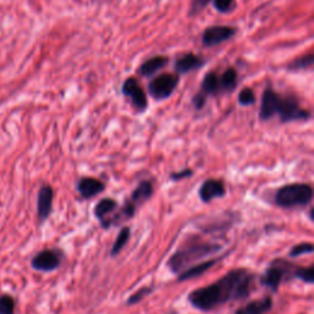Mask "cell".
<instances>
[{"label":"cell","instance_id":"6da1fadb","mask_svg":"<svg viewBox=\"0 0 314 314\" xmlns=\"http://www.w3.org/2000/svg\"><path fill=\"white\" fill-rule=\"evenodd\" d=\"M255 276L245 268L233 269L209 286L193 290L188 301L193 308L201 312H210L230 301L248 298L253 289Z\"/></svg>","mask_w":314,"mask_h":314},{"label":"cell","instance_id":"7a4b0ae2","mask_svg":"<svg viewBox=\"0 0 314 314\" xmlns=\"http://www.w3.org/2000/svg\"><path fill=\"white\" fill-rule=\"evenodd\" d=\"M222 248H224V246L219 245V243L201 242L199 239L192 240V242H188L187 245L182 246L169 257V259L167 260V268L172 274L178 276L182 271L200 263L205 258L220 253Z\"/></svg>","mask_w":314,"mask_h":314},{"label":"cell","instance_id":"3957f363","mask_svg":"<svg viewBox=\"0 0 314 314\" xmlns=\"http://www.w3.org/2000/svg\"><path fill=\"white\" fill-rule=\"evenodd\" d=\"M313 188L307 183H291L278 188L274 201L283 209L304 207L312 202Z\"/></svg>","mask_w":314,"mask_h":314},{"label":"cell","instance_id":"277c9868","mask_svg":"<svg viewBox=\"0 0 314 314\" xmlns=\"http://www.w3.org/2000/svg\"><path fill=\"white\" fill-rule=\"evenodd\" d=\"M275 116H278L281 123L290 122H307L312 114L299 104L298 98L295 95H280L278 93L275 104Z\"/></svg>","mask_w":314,"mask_h":314},{"label":"cell","instance_id":"5b68a950","mask_svg":"<svg viewBox=\"0 0 314 314\" xmlns=\"http://www.w3.org/2000/svg\"><path fill=\"white\" fill-rule=\"evenodd\" d=\"M295 269V264L287 262L285 259L272 260L269 268L260 276V284H262V286L269 289L271 292H276L284 280L292 278Z\"/></svg>","mask_w":314,"mask_h":314},{"label":"cell","instance_id":"8992f818","mask_svg":"<svg viewBox=\"0 0 314 314\" xmlns=\"http://www.w3.org/2000/svg\"><path fill=\"white\" fill-rule=\"evenodd\" d=\"M180 83V75L171 74H161L152 79L148 86V92L155 101H165L173 95Z\"/></svg>","mask_w":314,"mask_h":314},{"label":"cell","instance_id":"52a82bcc","mask_svg":"<svg viewBox=\"0 0 314 314\" xmlns=\"http://www.w3.org/2000/svg\"><path fill=\"white\" fill-rule=\"evenodd\" d=\"M122 92L125 97L129 98L130 104L133 106L134 110L137 113H144L148 110V96H146L145 91L137 80L135 78H128L125 79L122 86Z\"/></svg>","mask_w":314,"mask_h":314},{"label":"cell","instance_id":"ba28073f","mask_svg":"<svg viewBox=\"0 0 314 314\" xmlns=\"http://www.w3.org/2000/svg\"><path fill=\"white\" fill-rule=\"evenodd\" d=\"M237 33V28L232 26L225 25H215L210 26L206 30H204L201 34V43L206 48L216 47L221 43L227 42L231 38H233Z\"/></svg>","mask_w":314,"mask_h":314},{"label":"cell","instance_id":"9c48e42d","mask_svg":"<svg viewBox=\"0 0 314 314\" xmlns=\"http://www.w3.org/2000/svg\"><path fill=\"white\" fill-rule=\"evenodd\" d=\"M63 255L58 249L41 251L31 259L32 269L40 272H52L60 266Z\"/></svg>","mask_w":314,"mask_h":314},{"label":"cell","instance_id":"30bf717a","mask_svg":"<svg viewBox=\"0 0 314 314\" xmlns=\"http://www.w3.org/2000/svg\"><path fill=\"white\" fill-rule=\"evenodd\" d=\"M226 195V187L225 183L221 180H215L210 178L202 182V184L199 188V198L202 202L213 201L214 199L224 198Z\"/></svg>","mask_w":314,"mask_h":314},{"label":"cell","instance_id":"8fae6325","mask_svg":"<svg viewBox=\"0 0 314 314\" xmlns=\"http://www.w3.org/2000/svg\"><path fill=\"white\" fill-rule=\"evenodd\" d=\"M205 65V59L200 55H196L194 53H184L183 55L178 57L175 61V70L177 75L189 74L195 70L201 69Z\"/></svg>","mask_w":314,"mask_h":314},{"label":"cell","instance_id":"7c38bea8","mask_svg":"<svg viewBox=\"0 0 314 314\" xmlns=\"http://www.w3.org/2000/svg\"><path fill=\"white\" fill-rule=\"evenodd\" d=\"M53 196H54V193L51 186L45 184L41 187L37 195V217L40 222L47 221V219L51 216L53 210Z\"/></svg>","mask_w":314,"mask_h":314},{"label":"cell","instance_id":"4fadbf2b","mask_svg":"<svg viewBox=\"0 0 314 314\" xmlns=\"http://www.w3.org/2000/svg\"><path fill=\"white\" fill-rule=\"evenodd\" d=\"M78 193L83 199H92L96 195L104 192L106 184L97 178L92 177H83L80 178L76 184Z\"/></svg>","mask_w":314,"mask_h":314},{"label":"cell","instance_id":"5bb4252c","mask_svg":"<svg viewBox=\"0 0 314 314\" xmlns=\"http://www.w3.org/2000/svg\"><path fill=\"white\" fill-rule=\"evenodd\" d=\"M277 96L278 93L271 87H266L264 90L259 110V119L262 122H266L275 117V104H276Z\"/></svg>","mask_w":314,"mask_h":314},{"label":"cell","instance_id":"9a60e30c","mask_svg":"<svg viewBox=\"0 0 314 314\" xmlns=\"http://www.w3.org/2000/svg\"><path fill=\"white\" fill-rule=\"evenodd\" d=\"M224 257L225 255H222V257H220V258H213V259L204 260V262H200V263L195 264V265L190 266V268L186 269L184 271H182L181 274L178 275V281H180V283H183V281L192 280V278L201 276L204 272H206L207 270H210L214 265H216L220 260L224 259Z\"/></svg>","mask_w":314,"mask_h":314},{"label":"cell","instance_id":"2e32d148","mask_svg":"<svg viewBox=\"0 0 314 314\" xmlns=\"http://www.w3.org/2000/svg\"><path fill=\"white\" fill-rule=\"evenodd\" d=\"M169 59L165 55H155V57L149 58L145 60L137 69V74L143 78H151L155 74H157L160 70H162L167 64H168Z\"/></svg>","mask_w":314,"mask_h":314},{"label":"cell","instance_id":"e0dca14e","mask_svg":"<svg viewBox=\"0 0 314 314\" xmlns=\"http://www.w3.org/2000/svg\"><path fill=\"white\" fill-rule=\"evenodd\" d=\"M274 302L270 296H266L262 299H257V301H252L246 306L239 307L236 309L234 314H266L272 309Z\"/></svg>","mask_w":314,"mask_h":314},{"label":"cell","instance_id":"ac0fdd59","mask_svg":"<svg viewBox=\"0 0 314 314\" xmlns=\"http://www.w3.org/2000/svg\"><path fill=\"white\" fill-rule=\"evenodd\" d=\"M199 92H201L206 98L221 95L219 75H217L216 72H209L202 78Z\"/></svg>","mask_w":314,"mask_h":314},{"label":"cell","instance_id":"d6986e66","mask_svg":"<svg viewBox=\"0 0 314 314\" xmlns=\"http://www.w3.org/2000/svg\"><path fill=\"white\" fill-rule=\"evenodd\" d=\"M152 194H154V186H152L151 182L142 181L133 190L129 200L133 202L135 206L139 207L140 205L144 204V202L150 200Z\"/></svg>","mask_w":314,"mask_h":314},{"label":"cell","instance_id":"ffe728a7","mask_svg":"<svg viewBox=\"0 0 314 314\" xmlns=\"http://www.w3.org/2000/svg\"><path fill=\"white\" fill-rule=\"evenodd\" d=\"M117 209H118L117 200H114L112 198H103L96 204L95 209H93V215H95L96 219L99 220V222H103Z\"/></svg>","mask_w":314,"mask_h":314},{"label":"cell","instance_id":"44dd1931","mask_svg":"<svg viewBox=\"0 0 314 314\" xmlns=\"http://www.w3.org/2000/svg\"><path fill=\"white\" fill-rule=\"evenodd\" d=\"M221 93H232L238 85V73L234 67H227L224 74L219 76Z\"/></svg>","mask_w":314,"mask_h":314},{"label":"cell","instance_id":"7402d4cb","mask_svg":"<svg viewBox=\"0 0 314 314\" xmlns=\"http://www.w3.org/2000/svg\"><path fill=\"white\" fill-rule=\"evenodd\" d=\"M314 64V55L313 54H304L302 57L296 58L295 60L290 61L287 64L286 69L289 72H301V70L310 69Z\"/></svg>","mask_w":314,"mask_h":314},{"label":"cell","instance_id":"603a6c76","mask_svg":"<svg viewBox=\"0 0 314 314\" xmlns=\"http://www.w3.org/2000/svg\"><path fill=\"white\" fill-rule=\"evenodd\" d=\"M129 238H130V227L124 226V227L119 231L118 236H117L116 240H114L112 249H111V255H112V257H117V255L123 251V248L125 247Z\"/></svg>","mask_w":314,"mask_h":314},{"label":"cell","instance_id":"cb8c5ba5","mask_svg":"<svg viewBox=\"0 0 314 314\" xmlns=\"http://www.w3.org/2000/svg\"><path fill=\"white\" fill-rule=\"evenodd\" d=\"M292 278H298V280L309 285L314 284V266L309 265L307 266V268L296 266L295 271H293Z\"/></svg>","mask_w":314,"mask_h":314},{"label":"cell","instance_id":"d4e9b609","mask_svg":"<svg viewBox=\"0 0 314 314\" xmlns=\"http://www.w3.org/2000/svg\"><path fill=\"white\" fill-rule=\"evenodd\" d=\"M313 252H314V246L312 242H302L293 246V247L290 249L289 255L291 258H297L299 255L303 254H313Z\"/></svg>","mask_w":314,"mask_h":314},{"label":"cell","instance_id":"484cf974","mask_svg":"<svg viewBox=\"0 0 314 314\" xmlns=\"http://www.w3.org/2000/svg\"><path fill=\"white\" fill-rule=\"evenodd\" d=\"M152 291H154V286L140 287L136 292H134L133 295L127 299V306H134V304H137L139 302H142L144 298L148 297Z\"/></svg>","mask_w":314,"mask_h":314},{"label":"cell","instance_id":"4316f807","mask_svg":"<svg viewBox=\"0 0 314 314\" xmlns=\"http://www.w3.org/2000/svg\"><path fill=\"white\" fill-rule=\"evenodd\" d=\"M255 93L251 87H245L239 91L238 93V103L243 107L253 106L255 103Z\"/></svg>","mask_w":314,"mask_h":314},{"label":"cell","instance_id":"83f0119b","mask_svg":"<svg viewBox=\"0 0 314 314\" xmlns=\"http://www.w3.org/2000/svg\"><path fill=\"white\" fill-rule=\"evenodd\" d=\"M0 314H15V301L11 296H0Z\"/></svg>","mask_w":314,"mask_h":314},{"label":"cell","instance_id":"f1b7e54d","mask_svg":"<svg viewBox=\"0 0 314 314\" xmlns=\"http://www.w3.org/2000/svg\"><path fill=\"white\" fill-rule=\"evenodd\" d=\"M211 0H192L189 7V11H188V15L190 17L199 15V14L202 13V11L207 8Z\"/></svg>","mask_w":314,"mask_h":314},{"label":"cell","instance_id":"f546056e","mask_svg":"<svg viewBox=\"0 0 314 314\" xmlns=\"http://www.w3.org/2000/svg\"><path fill=\"white\" fill-rule=\"evenodd\" d=\"M234 0H214V8L216 11L221 14H226L232 10Z\"/></svg>","mask_w":314,"mask_h":314},{"label":"cell","instance_id":"4dcf8cb0","mask_svg":"<svg viewBox=\"0 0 314 314\" xmlns=\"http://www.w3.org/2000/svg\"><path fill=\"white\" fill-rule=\"evenodd\" d=\"M193 175H194V171H193V169L186 168V169H182V171L180 172H172L171 175H169V180L173 182L183 181V180H186V178H190Z\"/></svg>","mask_w":314,"mask_h":314},{"label":"cell","instance_id":"1f68e13d","mask_svg":"<svg viewBox=\"0 0 314 314\" xmlns=\"http://www.w3.org/2000/svg\"><path fill=\"white\" fill-rule=\"evenodd\" d=\"M206 101H207V98L205 97V96L202 95L201 92H196L192 98V104L196 111H200L205 107V104H206Z\"/></svg>","mask_w":314,"mask_h":314},{"label":"cell","instance_id":"d6a6232c","mask_svg":"<svg viewBox=\"0 0 314 314\" xmlns=\"http://www.w3.org/2000/svg\"><path fill=\"white\" fill-rule=\"evenodd\" d=\"M309 219H310V221H313V209H312V207H310V210H309Z\"/></svg>","mask_w":314,"mask_h":314},{"label":"cell","instance_id":"836d02e7","mask_svg":"<svg viewBox=\"0 0 314 314\" xmlns=\"http://www.w3.org/2000/svg\"><path fill=\"white\" fill-rule=\"evenodd\" d=\"M169 314H176V313H169Z\"/></svg>","mask_w":314,"mask_h":314}]
</instances>
